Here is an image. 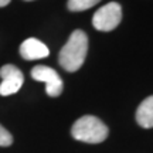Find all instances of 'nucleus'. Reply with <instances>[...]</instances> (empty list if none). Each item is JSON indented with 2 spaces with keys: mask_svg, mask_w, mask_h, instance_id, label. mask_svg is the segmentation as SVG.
Returning a JSON list of instances; mask_svg holds the SVG:
<instances>
[{
  "mask_svg": "<svg viewBox=\"0 0 153 153\" xmlns=\"http://www.w3.org/2000/svg\"><path fill=\"white\" fill-rule=\"evenodd\" d=\"M0 78H1V84H0V95L1 97H9V95L16 94L24 82L23 72L11 64L3 65L0 68Z\"/></svg>",
  "mask_w": 153,
  "mask_h": 153,
  "instance_id": "5",
  "label": "nucleus"
},
{
  "mask_svg": "<svg viewBox=\"0 0 153 153\" xmlns=\"http://www.w3.org/2000/svg\"><path fill=\"white\" fill-rule=\"evenodd\" d=\"M50 50L44 43H41L37 38H27L24 40L20 45V55L24 60L33 61V60H41L48 57Z\"/></svg>",
  "mask_w": 153,
  "mask_h": 153,
  "instance_id": "6",
  "label": "nucleus"
},
{
  "mask_svg": "<svg viewBox=\"0 0 153 153\" xmlns=\"http://www.w3.org/2000/svg\"><path fill=\"white\" fill-rule=\"evenodd\" d=\"M31 76L36 81H41L45 84V92L48 97H60L62 92V79L58 72L47 65H36L31 70Z\"/></svg>",
  "mask_w": 153,
  "mask_h": 153,
  "instance_id": "4",
  "label": "nucleus"
},
{
  "mask_svg": "<svg viewBox=\"0 0 153 153\" xmlns=\"http://www.w3.org/2000/svg\"><path fill=\"white\" fill-rule=\"evenodd\" d=\"M108 126L102 120L92 116L85 115L76 120L72 125V137L85 143H101L108 137Z\"/></svg>",
  "mask_w": 153,
  "mask_h": 153,
  "instance_id": "2",
  "label": "nucleus"
},
{
  "mask_svg": "<svg viewBox=\"0 0 153 153\" xmlns=\"http://www.w3.org/2000/svg\"><path fill=\"white\" fill-rule=\"evenodd\" d=\"M136 122L142 128H153V95L142 101L136 111Z\"/></svg>",
  "mask_w": 153,
  "mask_h": 153,
  "instance_id": "7",
  "label": "nucleus"
},
{
  "mask_svg": "<svg viewBox=\"0 0 153 153\" xmlns=\"http://www.w3.org/2000/svg\"><path fill=\"white\" fill-rule=\"evenodd\" d=\"M101 0H68V9L71 11L88 10L94 6H97Z\"/></svg>",
  "mask_w": 153,
  "mask_h": 153,
  "instance_id": "8",
  "label": "nucleus"
},
{
  "mask_svg": "<svg viewBox=\"0 0 153 153\" xmlns=\"http://www.w3.org/2000/svg\"><path fill=\"white\" fill-rule=\"evenodd\" d=\"M27 1H30V0H27Z\"/></svg>",
  "mask_w": 153,
  "mask_h": 153,
  "instance_id": "11",
  "label": "nucleus"
},
{
  "mask_svg": "<svg viewBox=\"0 0 153 153\" xmlns=\"http://www.w3.org/2000/svg\"><path fill=\"white\" fill-rule=\"evenodd\" d=\"M13 143V136L6 128L0 125V146H10Z\"/></svg>",
  "mask_w": 153,
  "mask_h": 153,
  "instance_id": "9",
  "label": "nucleus"
},
{
  "mask_svg": "<svg viewBox=\"0 0 153 153\" xmlns=\"http://www.w3.org/2000/svg\"><path fill=\"white\" fill-rule=\"evenodd\" d=\"M88 51V37L82 30L72 31L58 55L60 65L68 72H75L82 67Z\"/></svg>",
  "mask_w": 153,
  "mask_h": 153,
  "instance_id": "1",
  "label": "nucleus"
},
{
  "mask_svg": "<svg viewBox=\"0 0 153 153\" xmlns=\"http://www.w3.org/2000/svg\"><path fill=\"white\" fill-rule=\"evenodd\" d=\"M122 20L120 4L111 1L95 11L92 17V26L99 31H112L119 26Z\"/></svg>",
  "mask_w": 153,
  "mask_h": 153,
  "instance_id": "3",
  "label": "nucleus"
},
{
  "mask_svg": "<svg viewBox=\"0 0 153 153\" xmlns=\"http://www.w3.org/2000/svg\"><path fill=\"white\" fill-rule=\"evenodd\" d=\"M10 3V0H0V7H4Z\"/></svg>",
  "mask_w": 153,
  "mask_h": 153,
  "instance_id": "10",
  "label": "nucleus"
}]
</instances>
